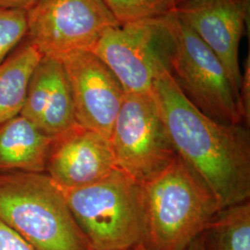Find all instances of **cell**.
<instances>
[{
  "mask_svg": "<svg viewBox=\"0 0 250 250\" xmlns=\"http://www.w3.org/2000/svg\"><path fill=\"white\" fill-rule=\"evenodd\" d=\"M151 93L179 157L205 182L221 208L249 201L250 127L225 125L205 115L166 68L155 78Z\"/></svg>",
  "mask_w": 250,
  "mask_h": 250,
  "instance_id": "1",
  "label": "cell"
},
{
  "mask_svg": "<svg viewBox=\"0 0 250 250\" xmlns=\"http://www.w3.org/2000/svg\"><path fill=\"white\" fill-rule=\"evenodd\" d=\"M0 222L35 250H91L61 188L45 172L0 174Z\"/></svg>",
  "mask_w": 250,
  "mask_h": 250,
  "instance_id": "2",
  "label": "cell"
},
{
  "mask_svg": "<svg viewBox=\"0 0 250 250\" xmlns=\"http://www.w3.org/2000/svg\"><path fill=\"white\" fill-rule=\"evenodd\" d=\"M61 190L90 250H131L146 245L143 186L123 170L116 168L83 188Z\"/></svg>",
  "mask_w": 250,
  "mask_h": 250,
  "instance_id": "3",
  "label": "cell"
},
{
  "mask_svg": "<svg viewBox=\"0 0 250 250\" xmlns=\"http://www.w3.org/2000/svg\"><path fill=\"white\" fill-rule=\"evenodd\" d=\"M152 250H186L222 209L205 182L177 156L160 176L143 186Z\"/></svg>",
  "mask_w": 250,
  "mask_h": 250,
  "instance_id": "4",
  "label": "cell"
},
{
  "mask_svg": "<svg viewBox=\"0 0 250 250\" xmlns=\"http://www.w3.org/2000/svg\"><path fill=\"white\" fill-rule=\"evenodd\" d=\"M169 35L168 71L188 100L225 125L244 124L224 65L174 11L163 16Z\"/></svg>",
  "mask_w": 250,
  "mask_h": 250,
  "instance_id": "5",
  "label": "cell"
},
{
  "mask_svg": "<svg viewBox=\"0 0 250 250\" xmlns=\"http://www.w3.org/2000/svg\"><path fill=\"white\" fill-rule=\"evenodd\" d=\"M117 168L144 186L178 156L161 111L149 93H125L109 135Z\"/></svg>",
  "mask_w": 250,
  "mask_h": 250,
  "instance_id": "6",
  "label": "cell"
},
{
  "mask_svg": "<svg viewBox=\"0 0 250 250\" xmlns=\"http://www.w3.org/2000/svg\"><path fill=\"white\" fill-rule=\"evenodd\" d=\"M120 25L102 0H37L27 11L26 38L43 56L62 60L90 51Z\"/></svg>",
  "mask_w": 250,
  "mask_h": 250,
  "instance_id": "7",
  "label": "cell"
},
{
  "mask_svg": "<svg viewBox=\"0 0 250 250\" xmlns=\"http://www.w3.org/2000/svg\"><path fill=\"white\" fill-rule=\"evenodd\" d=\"M168 50L162 16L111 27L90 51L114 73L125 93H149L159 72L168 69Z\"/></svg>",
  "mask_w": 250,
  "mask_h": 250,
  "instance_id": "8",
  "label": "cell"
},
{
  "mask_svg": "<svg viewBox=\"0 0 250 250\" xmlns=\"http://www.w3.org/2000/svg\"><path fill=\"white\" fill-rule=\"evenodd\" d=\"M250 6V0H189L171 10L224 65L239 107L242 82L239 47Z\"/></svg>",
  "mask_w": 250,
  "mask_h": 250,
  "instance_id": "9",
  "label": "cell"
},
{
  "mask_svg": "<svg viewBox=\"0 0 250 250\" xmlns=\"http://www.w3.org/2000/svg\"><path fill=\"white\" fill-rule=\"evenodd\" d=\"M62 62L71 86L76 123L109 139L125 99L121 83L91 51L71 54Z\"/></svg>",
  "mask_w": 250,
  "mask_h": 250,
  "instance_id": "10",
  "label": "cell"
},
{
  "mask_svg": "<svg viewBox=\"0 0 250 250\" xmlns=\"http://www.w3.org/2000/svg\"><path fill=\"white\" fill-rule=\"evenodd\" d=\"M116 168L109 139L76 124L52 137L45 172L59 188L72 189L95 184Z\"/></svg>",
  "mask_w": 250,
  "mask_h": 250,
  "instance_id": "11",
  "label": "cell"
},
{
  "mask_svg": "<svg viewBox=\"0 0 250 250\" xmlns=\"http://www.w3.org/2000/svg\"><path fill=\"white\" fill-rule=\"evenodd\" d=\"M20 115L49 137L77 124L71 86L61 60L42 57L29 82Z\"/></svg>",
  "mask_w": 250,
  "mask_h": 250,
  "instance_id": "12",
  "label": "cell"
},
{
  "mask_svg": "<svg viewBox=\"0 0 250 250\" xmlns=\"http://www.w3.org/2000/svg\"><path fill=\"white\" fill-rule=\"evenodd\" d=\"M52 137L21 115L0 125V174L45 172Z\"/></svg>",
  "mask_w": 250,
  "mask_h": 250,
  "instance_id": "13",
  "label": "cell"
},
{
  "mask_svg": "<svg viewBox=\"0 0 250 250\" xmlns=\"http://www.w3.org/2000/svg\"><path fill=\"white\" fill-rule=\"evenodd\" d=\"M42 57L25 39L0 63V125L20 115L29 82Z\"/></svg>",
  "mask_w": 250,
  "mask_h": 250,
  "instance_id": "14",
  "label": "cell"
},
{
  "mask_svg": "<svg viewBox=\"0 0 250 250\" xmlns=\"http://www.w3.org/2000/svg\"><path fill=\"white\" fill-rule=\"evenodd\" d=\"M205 250H250V202L220 209L201 232Z\"/></svg>",
  "mask_w": 250,
  "mask_h": 250,
  "instance_id": "15",
  "label": "cell"
},
{
  "mask_svg": "<svg viewBox=\"0 0 250 250\" xmlns=\"http://www.w3.org/2000/svg\"><path fill=\"white\" fill-rule=\"evenodd\" d=\"M120 24L160 18L174 9L175 0H102Z\"/></svg>",
  "mask_w": 250,
  "mask_h": 250,
  "instance_id": "16",
  "label": "cell"
},
{
  "mask_svg": "<svg viewBox=\"0 0 250 250\" xmlns=\"http://www.w3.org/2000/svg\"><path fill=\"white\" fill-rule=\"evenodd\" d=\"M27 11L0 9V63L26 37Z\"/></svg>",
  "mask_w": 250,
  "mask_h": 250,
  "instance_id": "17",
  "label": "cell"
},
{
  "mask_svg": "<svg viewBox=\"0 0 250 250\" xmlns=\"http://www.w3.org/2000/svg\"><path fill=\"white\" fill-rule=\"evenodd\" d=\"M0 250H35L19 233L0 222Z\"/></svg>",
  "mask_w": 250,
  "mask_h": 250,
  "instance_id": "18",
  "label": "cell"
},
{
  "mask_svg": "<svg viewBox=\"0 0 250 250\" xmlns=\"http://www.w3.org/2000/svg\"><path fill=\"white\" fill-rule=\"evenodd\" d=\"M37 0H0V9H19L28 11Z\"/></svg>",
  "mask_w": 250,
  "mask_h": 250,
  "instance_id": "19",
  "label": "cell"
},
{
  "mask_svg": "<svg viewBox=\"0 0 250 250\" xmlns=\"http://www.w3.org/2000/svg\"><path fill=\"white\" fill-rule=\"evenodd\" d=\"M186 250H205L201 235H198L197 238L188 246V249Z\"/></svg>",
  "mask_w": 250,
  "mask_h": 250,
  "instance_id": "20",
  "label": "cell"
},
{
  "mask_svg": "<svg viewBox=\"0 0 250 250\" xmlns=\"http://www.w3.org/2000/svg\"><path fill=\"white\" fill-rule=\"evenodd\" d=\"M152 250L146 244H141V245H138L136 246L135 248H134L133 250Z\"/></svg>",
  "mask_w": 250,
  "mask_h": 250,
  "instance_id": "21",
  "label": "cell"
},
{
  "mask_svg": "<svg viewBox=\"0 0 250 250\" xmlns=\"http://www.w3.org/2000/svg\"><path fill=\"white\" fill-rule=\"evenodd\" d=\"M187 1H189V0H175L174 1V9L179 6L180 4H183V3H185V2H187Z\"/></svg>",
  "mask_w": 250,
  "mask_h": 250,
  "instance_id": "22",
  "label": "cell"
}]
</instances>
